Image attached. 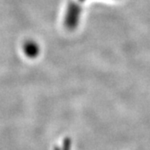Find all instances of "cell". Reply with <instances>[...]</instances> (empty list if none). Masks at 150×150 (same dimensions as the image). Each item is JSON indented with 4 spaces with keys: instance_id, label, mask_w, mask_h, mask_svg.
<instances>
[{
    "instance_id": "6da1fadb",
    "label": "cell",
    "mask_w": 150,
    "mask_h": 150,
    "mask_svg": "<svg viewBox=\"0 0 150 150\" xmlns=\"http://www.w3.org/2000/svg\"><path fill=\"white\" fill-rule=\"evenodd\" d=\"M81 7L76 3H70L65 15V26L69 30H74L79 25L81 16Z\"/></svg>"
},
{
    "instance_id": "7a4b0ae2",
    "label": "cell",
    "mask_w": 150,
    "mask_h": 150,
    "mask_svg": "<svg viewBox=\"0 0 150 150\" xmlns=\"http://www.w3.org/2000/svg\"><path fill=\"white\" fill-rule=\"evenodd\" d=\"M23 51L28 58H35L39 54V47L35 42L28 41L23 45Z\"/></svg>"
},
{
    "instance_id": "3957f363",
    "label": "cell",
    "mask_w": 150,
    "mask_h": 150,
    "mask_svg": "<svg viewBox=\"0 0 150 150\" xmlns=\"http://www.w3.org/2000/svg\"><path fill=\"white\" fill-rule=\"evenodd\" d=\"M79 1H81V2H83V1H85V0H79Z\"/></svg>"
}]
</instances>
